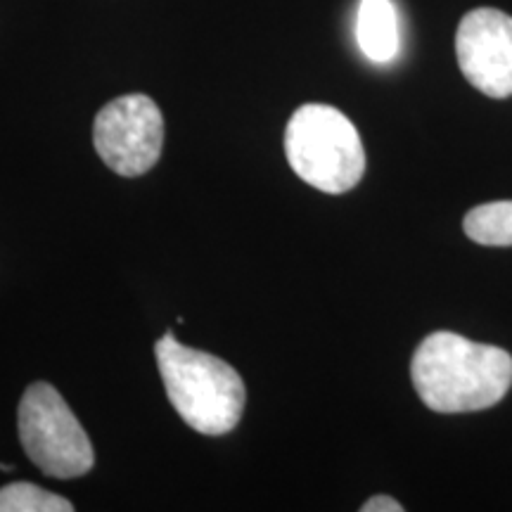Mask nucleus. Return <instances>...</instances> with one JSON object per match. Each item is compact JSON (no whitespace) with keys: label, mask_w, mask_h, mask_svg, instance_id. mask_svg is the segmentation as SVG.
I'll return each mask as SVG.
<instances>
[{"label":"nucleus","mask_w":512,"mask_h":512,"mask_svg":"<svg viewBox=\"0 0 512 512\" xmlns=\"http://www.w3.org/2000/svg\"><path fill=\"white\" fill-rule=\"evenodd\" d=\"M93 145L114 174L138 178L159 162L164 147V117L143 93L107 102L93 124Z\"/></svg>","instance_id":"5"},{"label":"nucleus","mask_w":512,"mask_h":512,"mask_svg":"<svg viewBox=\"0 0 512 512\" xmlns=\"http://www.w3.org/2000/svg\"><path fill=\"white\" fill-rule=\"evenodd\" d=\"M0 470L8 472V470H12V465H8V463H0Z\"/></svg>","instance_id":"11"},{"label":"nucleus","mask_w":512,"mask_h":512,"mask_svg":"<svg viewBox=\"0 0 512 512\" xmlns=\"http://www.w3.org/2000/svg\"><path fill=\"white\" fill-rule=\"evenodd\" d=\"M418 396L434 413H475L496 406L512 387V356L456 332H432L411 361Z\"/></svg>","instance_id":"1"},{"label":"nucleus","mask_w":512,"mask_h":512,"mask_svg":"<svg viewBox=\"0 0 512 512\" xmlns=\"http://www.w3.org/2000/svg\"><path fill=\"white\" fill-rule=\"evenodd\" d=\"M155 356L166 396L185 425L209 437H221L238 427L247 392L230 363L185 347L171 330L155 344Z\"/></svg>","instance_id":"2"},{"label":"nucleus","mask_w":512,"mask_h":512,"mask_svg":"<svg viewBox=\"0 0 512 512\" xmlns=\"http://www.w3.org/2000/svg\"><path fill=\"white\" fill-rule=\"evenodd\" d=\"M363 512H401L403 505L392 496H373L361 505Z\"/></svg>","instance_id":"10"},{"label":"nucleus","mask_w":512,"mask_h":512,"mask_svg":"<svg viewBox=\"0 0 512 512\" xmlns=\"http://www.w3.org/2000/svg\"><path fill=\"white\" fill-rule=\"evenodd\" d=\"M285 155L304 183L344 195L366 174V150L356 126L330 105H302L285 128Z\"/></svg>","instance_id":"3"},{"label":"nucleus","mask_w":512,"mask_h":512,"mask_svg":"<svg viewBox=\"0 0 512 512\" xmlns=\"http://www.w3.org/2000/svg\"><path fill=\"white\" fill-rule=\"evenodd\" d=\"M456 55L465 79L489 98L512 95V17L496 8L467 12L456 34Z\"/></svg>","instance_id":"6"},{"label":"nucleus","mask_w":512,"mask_h":512,"mask_svg":"<svg viewBox=\"0 0 512 512\" xmlns=\"http://www.w3.org/2000/svg\"><path fill=\"white\" fill-rule=\"evenodd\" d=\"M17 427L24 453L46 477L76 479L93 470L91 439L53 384L27 387L19 401Z\"/></svg>","instance_id":"4"},{"label":"nucleus","mask_w":512,"mask_h":512,"mask_svg":"<svg viewBox=\"0 0 512 512\" xmlns=\"http://www.w3.org/2000/svg\"><path fill=\"white\" fill-rule=\"evenodd\" d=\"M356 41L370 62L387 64L399 55V15L392 0H361L356 12Z\"/></svg>","instance_id":"7"},{"label":"nucleus","mask_w":512,"mask_h":512,"mask_svg":"<svg viewBox=\"0 0 512 512\" xmlns=\"http://www.w3.org/2000/svg\"><path fill=\"white\" fill-rule=\"evenodd\" d=\"M74 503L53 491L29 482H15L0 489V512H72Z\"/></svg>","instance_id":"9"},{"label":"nucleus","mask_w":512,"mask_h":512,"mask_svg":"<svg viewBox=\"0 0 512 512\" xmlns=\"http://www.w3.org/2000/svg\"><path fill=\"white\" fill-rule=\"evenodd\" d=\"M465 235L477 245L510 247L512 245V200L489 202L467 211L463 221Z\"/></svg>","instance_id":"8"}]
</instances>
